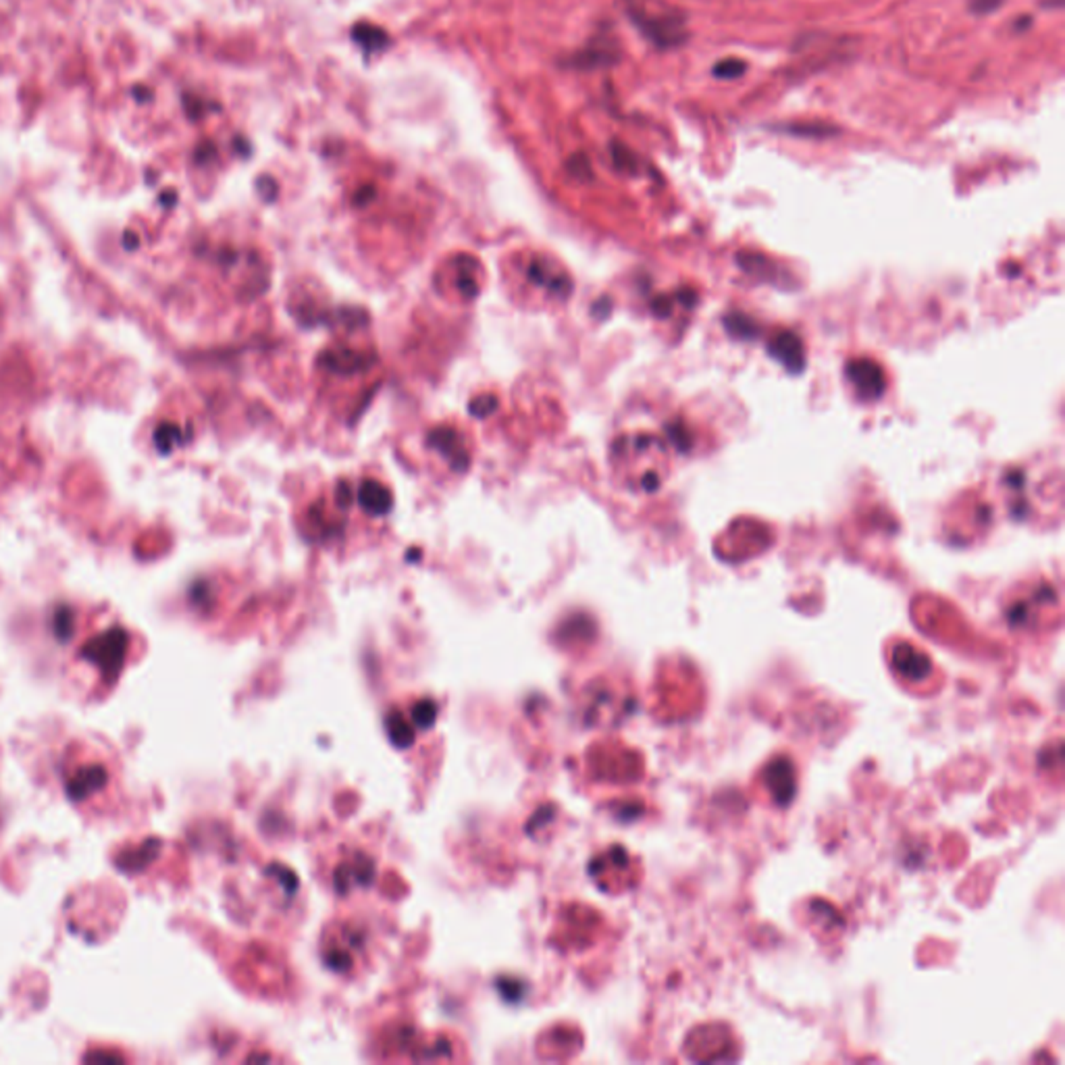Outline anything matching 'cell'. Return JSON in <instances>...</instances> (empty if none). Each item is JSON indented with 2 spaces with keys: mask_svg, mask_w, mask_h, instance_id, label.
Returning <instances> with one entry per match:
<instances>
[{
  "mask_svg": "<svg viewBox=\"0 0 1065 1065\" xmlns=\"http://www.w3.org/2000/svg\"><path fill=\"white\" fill-rule=\"evenodd\" d=\"M625 9L643 38L660 51L683 46L689 38L685 13L668 0H625Z\"/></svg>",
  "mask_w": 1065,
  "mask_h": 1065,
  "instance_id": "1",
  "label": "cell"
},
{
  "mask_svg": "<svg viewBox=\"0 0 1065 1065\" xmlns=\"http://www.w3.org/2000/svg\"><path fill=\"white\" fill-rule=\"evenodd\" d=\"M620 58H622V48H620L618 38H616L612 32H608V29H603V32H597L583 48H579L572 57H568L566 61H562V65L568 69L591 71V69L612 67V65L618 63Z\"/></svg>",
  "mask_w": 1065,
  "mask_h": 1065,
  "instance_id": "2",
  "label": "cell"
},
{
  "mask_svg": "<svg viewBox=\"0 0 1065 1065\" xmlns=\"http://www.w3.org/2000/svg\"><path fill=\"white\" fill-rule=\"evenodd\" d=\"M352 40H354L364 52H383L392 44L390 34L369 21H358L356 26L352 27Z\"/></svg>",
  "mask_w": 1065,
  "mask_h": 1065,
  "instance_id": "3",
  "label": "cell"
},
{
  "mask_svg": "<svg viewBox=\"0 0 1065 1065\" xmlns=\"http://www.w3.org/2000/svg\"><path fill=\"white\" fill-rule=\"evenodd\" d=\"M776 129L787 131V134H791V136H807V137L835 136V128L828 123H787V125H779Z\"/></svg>",
  "mask_w": 1065,
  "mask_h": 1065,
  "instance_id": "4",
  "label": "cell"
},
{
  "mask_svg": "<svg viewBox=\"0 0 1065 1065\" xmlns=\"http://www.w3.org/2000/svg\"><path fill=\"white\" fill-rule=\"evenodd\" d=\"M747 71V63L741 61V58H722V61H718L714 65V69H711V74L716 77H720V80H739L741 75H745Z\"/></svg>",
  "mask_w": 1065,
  "mask_h": 1065,
  "instance_id": "5",
  "label": "cell"
},
{
  "mask_svg": "<svg viewBox=\"0 0 1065 1065\" xmlns=\"http://www.w3.org/2000/svg\"><path fill=\"white\" fill-rule=\"evenodd\" d=\"M610 148H612V151H610V152H612V160H614L616 169L626 171V173L637 171V157H635V154H633V151H628L625 144L612 142V146H610Z\"/></svg>",
  "mask_w": 1065,
  "mask_h": 1065,
  "instance_id": "6",
  "label": "cell"
},
{
  "mask_svg": "<svg viewBox=\"0 0 1065 1065\" xmlns=\"http://www.w3.org/2000/svg\"><path fill=\"white\" fill-rule=\"evenodd\" d=\"M566 171L571 173L574 179H579V182H589V179L594 177V171H591V163H589L587 154H583V152L572 154V157L566 160Z\"/></svg>",
  "mask_w": 1065,
  "mask_h": 1065,
  "instance_id": "7",
  "label": "cell"
},
{
  "mask_svg": "<svg viewBox=\"0 0 1065 1065\" xmlns=\"http://www.w3.org/2000/svg\"><path fill=\"white\" fill-rule=\"evenodd\" d=\"M1005 4V0H970V11L974 15H991L995 13L997 9H1001Z\"/></svg>",
  "mask_w": 1065,
  "mask_h": 1065,
  "instance_id": "8",
  "label": "cell"
}]
</instances>
